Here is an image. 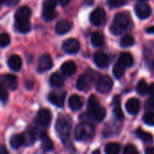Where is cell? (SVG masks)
I'll list each match as a JSON object with an SVG mask.
<instances>
[{
  "mask_svg": "<svg viewBox=\"0 0 154 154\" xmlns=\"http://www.w3.org/2000/svg\"><path fill=\"white\" fill-rule=\"evenodd\" d=\"M88 112L92 119L97 122H101L106 116V110L105 107L99 105L98 100L95 96H90L88 101Z\"/></svg>",
  "mask_w": 154,
  "mask_h": 154,
  "instance_id": "cell-1",
  "label": "cell"
},
{
  "mask_svg": "<svg viewBox=\"0 0 154 154\" xmlns=\"http://www.w3.org/2000/svg\"><path fill=\"white\" fill-rule=\"evenodd\" d=\"M130 20L126 14L118 13L114 17V20L110 25V32L115 35L122 34L129 27Z\"/></svg>",
  "mask_w": 154,
  "mask_h": 154,
  "instance_id": "cell-2",
  "label": "cell"
},
{
  "mask_svg": "<svg viewBox=\"0 0 154 154\" xmlns=\"http://www.w3.org/2000/svg\"><path fill=\"white\" fill-rule=\"evenodd\" d=\"M75 138L80 142H88L91 140L95 134L94 126L89 123H81L75 128Z\"/></svg>",
  "mask_w": 154,
  "mask_h": 154,
  "instance_id": "cell-3",
  "label": "cell"
},
{
  "mask_svg": "<svg viewBox=\"0 0 154 154\" xmlns=\"http://www.w3.org/2000/svg\"><path fill=\"white\" fill-rule=\"evenodd\" d=\"M71 130V120L67 116H60L56 122V131L62 140L66 142L69 137V133Z\"/></svg>",
  "mask_w": 154,
  "mask_h": 154,
  "instance_id": "cell-4",
  "label": "cell"
},
{
  "mask_svg": "<svg viewBox=\"0 0 154 154\" xmlns=\"http://www.w3.org/2000/svg\"><path fill=\"white\" fill-rule=\"evenodd\" d=\"M113 85H114L113 80L109 76L102 75L97 80L96 88H97V90L98 92L103 93V94H106V93H109L111 91Z\"/></svg>",
  "mask_w": 154,
  "mask_h": 154,
  "instance_id": "cell-5",
  "label": "cell"
},
{
  "mask_svg": "<svg viewBox=\"0 0 154 154\" xmlns=\"http://www.w3.org/2000/svg\"><path fill=\"white\" fill-rule=\"evenodd\" d=\"M93 84V78L89 75V74H83L81 75L78 80H77V84L76 87L79 90L81 91H88L91 88Z\"/></svg>",
  "mask_w": 154,
  "mask_h": 154,
  "instance_id": "cell-6",
  "label": "cell"
},
{
  "mask_svg": "<svg viewBox=\"0 0 154 154\" xmlns=\"http://www.w3.org/2000/svg\"><path fill=\"white\" fill-rule=\"evenodd\" d=\"M62 50L69 54H75L80 50L79 42L77 39L69 38L66 40L62 44Z\"/></svg>",
  "mask_w": 154,
  "mask_h": 154,
  "instance_id": "cell-7",
  "label": "cell"
},
{
  "mask_svg": "<svg viewBox=\"0 0 154 154\" xmlns=\"http://www.w3.org/2000/svg\"><path fill=\"white\" fill-rule=\"evenodd\" d=\"M106 21V12L103 8L97 7L90 14V22L96 26L102 25Z\"/></svg>",
  "mask_w": 154,
  "mask_h": 154,
  "instance_id": "cell-8",
  "label": "cell"
},
{
  "mask_svg": "<svg viewBox=\"0 0 154 154\" xmlns=\"http://www.w3.org/2000/svg\"><path fill=\"white\" fill-rule=\"evenodd\" d=\"M53 65L51 57L48 54V53H44L42 54L39 60H38V66H37V70L39 72H44L49 70L50 69H51Z\"/></svg>",
  "mask_w": 154,
  "mask_h": 154,
  "instance_id": "cell-9",
  "label": "cell"
},
{
  "mask_svg": "<svg viewBox=\"0 0 154 154\" xmlns=\"http://www.w3.org/2000/svg\"><path fill=\"white\" fill-rule=\"evenodd\" d=\"M36 122L42 127H47L51 122V114L48 109H41L36 116Z\"/></svg>",
  "mask_w": 154,
  "mask_h": 154,
  "instance_id": "cell-10",
  "label": "cell"
},
{
  "mask_svg": "<svg viewBox=\"0 0 154 154\" xmlns=\"http://www.w3.org/2000/svg\"><path fill=\"white\" fill-rule=\"evenodd\" d=\"M49 101L58 107H62L66 98L65 91H54L49 94Z\"/></svg>",
  "mask_w": 154,
  "mask_h": 154,
  "instance_id": "cell-11",
  "label": "cell"
},
{
  "mask_svg": "<svg viewBox=\"0 0 154 154\" xmlns=\"http://www.w3.org/2000/svg\"><path fill=\"white\" fill-rule=\"evenodd\" d=\"M135 14L140 19H146L152 14L151 6L145 2H140L135 5Z\"/></svg>",
  "mask_w": 154,
  "mask_h": 154,
  "instance_id": "cell-12",
  "label": "cell"
},
{
  "mask_svg": "<svg viewBox=\"0 0 154 154\" xmlns=\"http://www.w3.org/2000/svg\"><path fill=\"white\" fill-rule=\"evenodd\" d=\"M94 61L96 65L101 69H105L109 65V58L103 51H97L94 55Z\"/></svg>",
  "mask_w": 154,
  "mask_h": 154,
  "instance_id": "cell-13",
  "label": "cell"
},
{
  "mask_svg": "<svg viewBox=\"0 0 154 154\" xmlns=\"http://www.w3.org/2000/svg\"><path fill=\"white\" fill-rule=\"evenodd\" d=\"M2 83L9 89L14 90L17 88L18 86V80L16 76L13 74H5L2 77Z\"/></svg>",
  "mask_w": 154,
  "mask_h": 154,
  "instance_id": "cell-14",
  "label": "cell"
},
{
  "mask_svg": "<svg viewBox=\"0 0 154 154\" xmlns=\"http://www.w3.org/2000/svg\"><path fill=\"white\" fill-rule=\"evenodd\" d=\"M31 14H32V13H31L30 8L23 5L17 9V11L14 14V18H15V21H25V20L30 19Z\"/></svg>",
  "mask_w": 154,
  "mask_h": 154,
  "instance_id": "cell-15",
  "label": "cell"
},
{
  "mask_svg": "<svg viewBox=\"0 0 154 154\" xmlns=\"http://www.w3.org/2000/svg\"><path fill=\"white\" fill-rule=\"evenodd\" d=\"M7 65L10 68V69H12L14 71H18L22 68L23 61H22V59L18 55L14 54V55H12L9 57V59L7 60Z\"/></svg>",
  "mask_w": 154,
  "mask_h": 154,
  "instance_id": "cell-16",
  "label": "cell"
},
{
  "mask_svg": "<svg viewBox=\"0 0 154 154\" xmlns=\"http://www.w3.org/2000/svg\"><path fill=\"white\" fill-rule=\"evenodd\" d=\"M125 108L127 110V112L130 115L135 116L139 113V109H140V102L138 99L136 98H131L129 99L126 104H125Z\"/></svg>",
  "mask_w": 154,
  "mask_h": 154,
  "instance_id": "cell-17",
  "label": "cell"
},
{
  "mask_svg": "<svg viewBox=\"0 0 154 154\" xmlns=\"http://www.w3.org/2000/svg\"><path fill=\"white\" fill-rule=\"evenodd\" d=\"M83 104H84L83 99L78 95H73L69 99V106L73 111L79 110L83 106Z\"/></svg>",
  "mask_w": 154,
  "mask_h": 154,
  "instance_id": "cell-18",
  "label": "cell"
},
{
  "mask_svg": "<svg viewBox=\"0 0 154 154\" xmlns=\"http://www.w3.org/2000/svg\"><path fill=\"white\" fill-rule=\"evenodd\" d=\"M23 144H25L24 134H17L10 138V145L14 149H18Z\"/></svg>",
  "mask_w": 154,
  "mask_h": 154,
  "instance_id": "cell-19",
  "label": "cell"
},
{
  "mask_svg": "<svg viewBox=\"0 0 154 154\" xmlns=\"http://www.w3.org/2000/svg\"><path fill=\"white\" fill-rule=\"evenodd\" d=\"M61 71L63 73V75L67 76V77H69L71 75H73L76 70H77V66H76V63L72 60H69V61H66L65 63H63L61 65Z\"/></svg>",
  "mask_w": 154,
  "mask_h": 154,
  "instance_id": "cell-20",
  "label": "cell"
},
{
  "mask_svg": "<svg viewBox=\"0 0 154 154\" xmlns=\"http://www.w3.org/2000/svg\"><path fill=\"white\" fill-rule=\"evenodd\" d=\"M49 81H50V84H51V87L57 88H61L64 85V78H63V76L60 75V73H57V72H54V73H52L51 75Z\"/></svg>",
  "mask_w": 154,
  "mask_h": 154,
  "instance_id": "cell-21",
  "label": "cell"
},
{
  "mask_svg": "<svg viewBox=\"0 0 154 154\" xmlns=\"http://www.w3.org/2000/svg\"><path fill=\"white\" fill-rule=\"evenodd\" d=\"M32 28V24L29 20L25 21H15L14 23V29L21 33H26L30 32Z\"/></svg>",
  "mask_w": 154,
  "mask_h": 154,
  "instance_id": "cell-22",
  "label": "cell"
},
{
  "mask_svg": "<svg viewBox=\"0 0 154 154\" xmlns=\"http://www.w3.org/2000/svg\"><path fill=\"white\" fill-rule=\"evenodd\" d=\"M71 29V23L68 20H60L56 24V32L58 34H65Z\"/></svg>",
  "mask_w": 154,
  "mask_h": 154,
  "instance_id": "cell-23",
  "label": "cell"
},
{
  "mask_svg": "<svg viewBox=\"0 0 154 154\" xmlns=\"http://www.w3.org/2000/svg\"><path fill=\"white\" fill-rule=\"evenodd\" d=\"M113 112H114V115L116 116V117L117 119H119V120L124 119V113H123V111L121 109L119 96H116L114 97V100H113Z\"/></svg>",
  "mask_w": 154,
  "mask_h": 154,
  "instance_id": "cell-24",
  "label": "cell"
},
{
  "mask_svg": "<svg viewBox=\"0 0 154 154\" xmlns=\"http://www.w3.org/2000/svg\"><path fill=\"white\" fill-rule=\"evenodd\" d=\"M91 43L95 47H101L105 43V37L101 32H94L91 35Z\"/></svg>",
  "mask_w": 154,
  "mask_h": 154,
  "instance_id": "cell-25",
  "label": "cell"
},
{
  "mask_svg": "<svg viewBox=\"0 0 154 154\" xmlns=\"http://www.w3.org/2000/svg\"><path fill=\"white\" fill-rule=\"evenodd\" d=\"M118 60L123 63L126 68L127 67H131L134 64V57L131 53L129 52H123L120 56Z\"/></svg>",
  "mask_w": 154,
  "mask_h": 154,
  "instance_id": "cell-26",
  "label": "cell"
},
{
  "mask_svg": "<svg viewBox=\"0 0 154 154\" xmlns=\"http://www.w3.org/2000/svg\"><path fill=\"white\" fill-rule=\"evenodd\" d=\"M125 69H126V67L123 64V63H121L119 60L115 64V66H114V68H113V74H114V76L116 78V79H121L124 75H125Z\"/></svg>",
  "mask_w": 154,
  "mask_h": 154,
  "instance_id": "cell-27",
  "label": "cell"
},
{
  "mask_svg": "<svg viewBox=\"0 0 154 154\" xmlns=\"http://www.w3.org/2000/svg\"><path fill=\"white\" fill-rule=\"evenodd\" d=\"M136 135L145 143H153V137L151 134L144 132L141 128L136 130Z\"/></svg>",
  "mask_w": 154,
  "mask_h": 154,
  "instance_id": "cell-28",
  "label": "cell"
},
{
  "mask_svg": "<svg viewBox=\"0 0 154 154\" xmlns=\"http://www.w3.org/2000/svg\"><path fill=\"white\" fill-rule=\"evenodd\" d=\"M42 149L44 152H51L53 150V143L51 140L44 133L42 134Z\"/></svg>",
  "mask_w": 154,
  "mask_h": 154,
  "instance_id": "cell-29",
  "label": "cell"
},
{
  "mask_svg": "<svg viewBox=\"0 0 154 154\" xmlns=\"http://www.w3.org/2000/svg\"><path fill=\"white\" fill-rule=\"evenodd\" d=\"M106 152L108 154H117L120 152V144L117 143H110L106 145Z\"/></svg>",
  "mask_w": 154,
  "mask_h": 154,
  "instance_id": "cell-30",
  "label": "cell"
},
{
  "mask_svg": "<svg viewBox=\"0 0 154 154\" xmlns=\"http://www.w3.org/2000/svg\"><path fill=\"white\" fill-rule=\"evenodd\" d=\"M136 90H137V92H138L141 96H144V95H146V94L148 93V91H149V86L147 85V83H146L145 80L142 79V80L139 81V83H138V85H137V87H136Z\"/></svg>",
  "mask_w": 154,
  "mask_h": 154,
  "instance_id": "cell-31",
  "label": "cell"
},
{
  "mask_svg": "<svg viewBox=\"0 0 154 154\" xmlns=\"http://www.w3.org/2000/svg\"><path fill=\"white\" fill-rule=\"evenodd\" d=\"M134 44V38L131 35H125L120 41V45L122 47H130Z\"/></svg>",
  "mask_w": 154,
  "mask_h": 154,
  "instance_id": "cell-32",
  "label": "cell"
},
{
  "mask_svg": "<svg viewBox=\"0 0 154 154\" xmlns=\"http://www.w3.org/2000/svg\"><path fill=\"white\" fill-rule=\"evenodd\" d=\"M57 14L55 10H42V17L46 21H52L56 17Z\"/></svg>",
  "mask_w": 154,
  "mask_h": 154,
  "instance_id": "cell-33",
  "label": "cell"
},
{
  "mask_svg": "<svg viewBox=\"0 0 154 154\" xmlns=\"http://www.w3.org/2000/svg\"><path fill=\"white\" fill-rule=\"evenodd\" d=\"M10 43V36L7 33H2L0 35V45L2 48L6 47Z\"/></svg>",
  "mask_w": 154,
  "mask_h": 154,
  "instance_id": "cell-34",
  "label": "cell"
},
{
  "mask_svg": "<svg viewBox=\"0 0 154 154\" xmlns=\"http://www.w3.org/2000/svg\"><path fill=\"white\" fill-rule=\"evenodd\" d=\"M143 121L148 125H154V112H149L144 115Z\"/></svg>",
  "mask_w": 154,
  "mask_h": 154,
  "instance_id": "cell-35",
  "label": "cell"
},
{
  "mask_svg": "<svg viewBox=\"0 0 154 154\" xmlns=\"http://www.w3.org/2000/svg\"><path fill=\"white\" fill-rule=\"evenodd\" d=\"M56 5H57V3L55 0H44L43 9H45V10H55Z\"/></svg>",
  "mask_w": 154,
  "mask_h": 154,
  "instance_id": "cell-36",
  "label": "cell"
},
{
  "mask_svg": "<svg viewBox=\"0 0 154 154\" xmlns=\"http://www.w3.org/2000/svg\"><path fill=\"white\" fill-rule=\"evenodd\" d=\"M127 0H108V5L110 7H120L126 3Z\"/></svg>",
  "mask_w": 154,
  "mask_h": 154,
  "instance_id": "cell-37",
  "label": "cell"
},
{
  "mask_svg": "<svg viewBox=\"0 0 154 154\" xmlns=\"http://www.w3.org/2000/svg\"><path fill=\"white\" fill-rule=\"evenodd\" d=\"M124 153L125 154H133V153H138L137 149L135 148L134 145L133 144H128L125 147L124 150Z\"/></svg>",
  "mask_w": 154,
  "mask_h": 154,
  "instance_id": "cell-38",
  "label": "cell"
},
{
  "mask_svg": "<svg viewBox=\"0 0 154 154\" xmlns=\"http://www.w3.org/2000/svg\"><path fill=\"white\" fill-rule=\"evenodd\" d=\"M0 97H1V101L3 102V103H5L6 100H7V98H8V94H7V91L5 90V87H4V84L2 83L1 84V87H0Z\"/></svg>",
  "mask_w": 154,
  "mask_h": 154,
  "instance_id": "cell-39",
  "label": "cell"
},
{
  "mask_svg": "<svg viewBox=\"0 0 154 154\" xmlns=\"http://www.w3.org/2000/svg\"><path fill=\"white\" fill-rule=\"evenodd\" d=\"M147 106L151 109H154V96H151V97L147 100Z\"/></svg>",
  "mask_w": 154,
  "mask_h": 154,
  "instance_id": "cell-40",
  "label": "cell"
},
{
  "mask_svg": "<svg viewBox=\"0 0 154 154\" xmlns=\"http://www.w3.org/2000/svg\"><path fill=\"white\" fill-rule=\"evenodd\" d=\"M18 3H19V0H5L4 4H5L6 5L12 6V5H14Z\"/></svg>",
  "mask_w": 154,
  "mask_h": 154,
  "instance_id": "cell-41",
  "label": "cell"
},
{
  "mask_svg": "<svg viewBox=\"0 0 154 154\" xmlns=\"http://www.w3.org/2000/svg\"><path fill=\"white\" fill-rule=\"evenodd\" d=\"M148 93H149L151 96H154V83L151 84V85L149 86V91H148Z\"/></svg>",
  "mask_w": 154,
  "mask_h": 154,
  "instance_id": "cell-42",
  "label": "cell"
},
{
  "mask_svg": "<svg viewBox=\"0 0 154 154\" xmlns=\"http://www.w3.org/2000/svg\"><path fill=\"white\" fill-rule=\"evenodd\" d=\"M69 1H70V0H58V3H59L60 5H62V6H65V5H67L69 3Z\"/></svg>",
  "mask_w": 154,
  "mask_h": 154,
  "instance_id": "cell-43",
  "label": "cell"
},
{
  "mask_svg": "<svg viewBox=\"0 0 154 154\" xmlns=\"http://www.w3.org/2000/svg\"><path fill=\"white\" fill-rule=\"evenodd\" d=\"M145 152L147 154H154V147H150V148L146 149Z\"/></svg>",
  "mask_w": 154,
  "mask_h": 154,
  "instance_id": "cell-44",
  "label": "cell"
},
{
  "mask_svg": "<svg viewBox=\"0 0 154 154\" xmlns=\"http://www.w3.org/2000/svg\"><path fill=\"white\" fill-rule=\"evenodd\" d=\"M146 32L148 33H154V26H151V27L147 28L146 29Z\"/></svg>",
  "mask_w": 154,
  "mask_h": 154,
  "instance_id": "cell-45",
  "label": "cell"
},
{
  "mask_svg": "<svg viewBox=\"0 0 154 154\" xmlns=\"http://www.w3.org/2000/svg\"><path fill=\"white\" fill-rule=\"evenodd\" d=\"M94 2V0H85V3L86 4H88V5H92V3Z\"/></svg>",
  "mask_w": 154,
  "mask_h": 154,
  "instance_id": "cell-46",
  "label": "cell"
},
{
  "mask_svg": "<svg viewBox=\"0 0 154 154\" xmlns=\"http://www.w3.org/2000/svg\"><path fill=\"white\" fill-rule=\"evenodd\" d=\"M1 152H5V153H7V151H5V147H4V146H2V151H1Z\"/></svg>",
  "mask_w": 154,
  "mask_h": 154,
  "instance_id": "cell-47",
  "label": "cell"
},
{
  "mask_svg": "<svg viewBox=\"0 0 154 154\" xmlns=\"http://www.w3.org/2000/svg\"><path fill=\"white\" fill-rule=\"evenodd\" d=\"M0 1H1V3H2V4H4V3H5V0H0Z\"/></svg>",
  "mask_w": 154,
  "mask_h": 154,
  "instance_id": "cell-48",
  "label": "cell"
},
{
  "mask_svg": "<svg viewBox=\"0 0 154 154\" xmlns=\"http://www.w3.org/2000/svg\"><path fill=\"white\" fill-rule=\"evenodd\" d=\"M138 1H140V2H145V1H147V0H138Z\"/></svg>",
  "mask_w": 154,
  "mask_h": 154,
  "instance_id": "cell-49",
  "label": "cell"
}]
</instances>
